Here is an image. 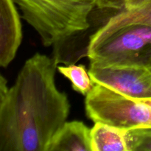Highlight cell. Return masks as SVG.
Segmentation results:
<instances>
[{"mask_svg":"<svg viewBox=\"0 0 151 151\" xmlns=\"http://www.w3.org/2000/svg\"><path fill=\"white\" fill-rule=\"evenodd\" d=\"M58 60L39 52L25 61L0 109V151H47L70 111L58 88Z\"/></svg>","mask_w":151,"mask_h":151,"instance_id":"obj_1","label":"cell"},{"mask_svg":"<svg viewBox=\"0 0 151 151\" xmlns=\"http://www.w3.org/2000/svg\"><path fill=\"white\" fill-rule=\"evenodd\" d=\"M44 47L64 42L90 27L94 0H13Z\"/></svg>","mask_w":151,"mask_h":151,"instance_id":"obj_2","label":"cell"},{"mask_svg":"<svg viewBox=\"0 0 151 151\" xmlns=\"http://www.w3.org/2000/svg\"><path fill=\"white\" fill-rule=\"evenodd\" d=\"M91 66H131L151 70V27H122L95 43H88Z\"/></svg>","mask_w":151,"mask_h":151,"instance_id":"obj_3","label":"cell"},{"mask_svg":"<svg viewBox=\"0 0 151 151\" xmlns=\"http://www.w3.org/2000/svg\"><path fill=\"white\" fill-rule=\"evenodd\" d=\"M88 74L94 83L135 100L151 98V70L131 66H91Z\"/></svg>","mask_w":151,"mask_h":151,"instance_id":"obj_4","label":"cell"},{"mask_svg":"<svg viewBox=\"0 0 151 151\" xmlns=\"http://www.w3.org/2000/svg\"><path fill=\"white\" fill-rule=\"evenodd\" d=\"M16 5L13 0H0V67L10 65L22 44V26Z\"/></svg>","mask_w":151,"mask_h":151,"instance_id":"obj_5","label":"cell"},{"mask_svg":"<svg viewBox=\"0 0 151 151\" xmlns=\"http://www.w3.org/2000/svg\"><path fill=\"white\" fill-rule=\"evenodd\" d=\"M47 151H92L91 129L81 121H66L53 137Z\"/></svg>","mask_w":151,"mask_h":151,"instance_id":"obj_6","label":"cell"},{"mask_svg":"<svg viewBox=\"0 0 151 151\" xmlns=\"http://www.w3.org/2000/svg\"><path fill=\"white\" fill-rule=\"evenodd\" d=\"M131 24L151 27V0H145L135 8L119 10L90 37L89 43L100 41L119 28Z\"/></svg>","mask_w":151,"mask_h":151,"instance_id":"obj_7","label":"cell"},{"mask_svg":"<svg viewBox=\"0 0 151 151\" xmlns=\"http://www.w3.org/2000/svg\"><path fill=\"white\" fill-rule=\"evenodd\" d=\"M126 130L103 122H94L91 128L92 151H129Z\"/></svg>","mask_w":151,"mask_h":151,"instance_id":"obj_8","label":"cell"},{"mask_svg":"<svg viewBox=\"0 0 151 151\" xmlns=\"http://www.w3.org/2000/svg\"><path fill=\"white\" fill-rule=\"evenodd\" d=\"M58 71L70 81L72 88L77 92L86 96L92 88L94 83L84 65L59 66Z\"/></svg>","mask_w":151,"mask_h":151,"instance_id":"obj_9","label":"cell"},{"mask_svg":"<svg viewBox=\"0 0 151 151\" xmlns=\"http://www.w3.org/2000/svg\"><path fill=\"white\" fill-rule=\"evenodd\" d=\"M129 151H151V128H137L127 131Z\"/></svg>","mask_w":151,"mask_h":151,"instance_id":"obj_10","label":"cell"},{"mask_svg":"<svg viewBox=\"0 0 151 151\" xmlns=\"http://www.w3.org/2000/svg\"><path fill=\"white\" fill-rule=\"evenodd\" d=\"M96 7L100 10H122L126 7L129 0H94Z\"/></svg>","mask_w":151,"mask_h":151,"instance_id":"obj_11","label":"cell"},{"mask_svg":"<svg viewBox=\"0 0 151 151\" xmlns=\"http://www.w3.org/2000/svg\"><path fill=\"white\" fill-rule=\"evenodd\" d=\"M9 87L7 86V81L1 73H0V109L4 102Z\"/></svg>","mask_w":151,"mask_h":151,"instance_id":"obj_12","label":"cell"},{"mask_svg":"<svg viewBox=\"0 0 151 151\" xmlns=\"http://www.w3.org/2000/svg\"><path fill=\"white\" fill-rule=\"evenodd\" d=\"M145 0H129L126 7L125 9H132L138 7L140 4H142Z\"/></svg>","mask_w":151,"mask_h":151,"instance_id":"obj_13","label":"cell"}]
</instances>
